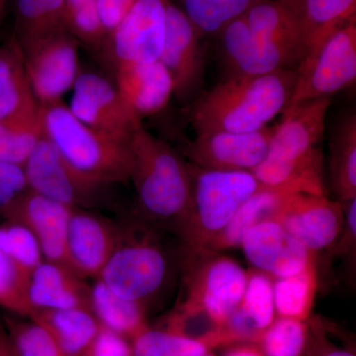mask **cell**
<instances>
[{
	"label": "cell",
	"mask_w": 356,
	"mask_h": 356,
	"mask_svg": "<svg viewBox=\"0 0 356 356\" xmlns=\"http://www.w3.org/2000/svg\"><path fill=\"white\" fill-rule=\"evenodd\" d=\"M332 97L287 107L275 126L268 153L252 170L259 184L286 193H318L325 184L321 147Z\"/></svg>",
	"instance_id": "6da1fadb"
},
{
	"label": "cell",
	"mask_w": 356,
	"mask_h": 356,
	"mask_svg": "<svg viewBox=\"0 0 356 356\" xmlns=\"http://www.w3.org/2000/svg\"><path fill=\"white\" fill-rule=\"evenodd\" d=\"M296 79V70L226 77L187 106V117L196 134L255 132L289 106Z\"/></svg>",
	"instance_id": "7a4b0ae2"
},
{
	"label": "cell",
	"mask_w": 356,
	"mask_h": 356,
	"mask_svg": "<svg viewBox=\"0 0 356 356\" xmlns=\"http://www.w3.org/2000/svg\"><path fill=\"white\" fill-rule=\"evenodd\" d=\"M129 182L136 193V215L175 235L191 208V163L140 126L131 139Z\"/></svg>",
	"instance_id": "3957f363"
},
{
	"label": "cell",
	"mask_w": 356,
	"mask_h": 356,
	"mask_svg": "<svg viewBox=\"0 0 356 356\" xmlns=\"http://www.w3.org/2000/svg\"><path fill=\"white\" fill-rule=\"evenodd\" d=\"M118 242L96 280L115 294L149 307L182 270L187 252L168 247L161 232L137 215L118 222Z\"/></svg>",
	"instance_id": "277c9868"
},
{
	"label": "cell",
	"mask_w": 356,
	"mask_h": 356,
	"mask_svg": "<svg viewBox=\"0 0 356 356\" xmlns=\"http://www.w3.org/2000/svg\"><path fill=\"white\" fill-rule=\"evenodd\" d=\"M39 109L42 132L70 165L106 184H129L132 138L118 139L88 127L63 100Z\"/></svg>",
	"instance_id": "5b68a950"
},
{
	"label": "cell",
	"mask_w": 356,
	"mask_h": 356,
	"mask_svg": "<svg viewBox=\"0 0 356 356\" xmlns=\"http://www.w3.org/2000/svg\"><path fill=\"white\" fill-rule=\"evenodd\" d=\"M191 166V208L175 236L187 252H197L206 250L261 185L250 172Z\"/></svg>",
	"instance_id": "8992f818"
},
{
	"label": "cell",
	"mask_w": 356,
	"mask_h": 356,
	"mask_svg": "<svg viewBox=\"0 0 356 356\" xmlns=\"http://www.w3.org/2000/svg\"><path fill=\"white\" fill-rule=\"evenodd\" d=\"M182 292L177 305L197 312L222 330L242 301L248 271L221 252H188L182 267Z\"/></svg>",
	"instance_id": "52a82bcc"
},
{
	"label": "cell",
	"mask_w": 356,
	"mask_h": 356,
	"mask_svg": "<svg viewBox=\"0 0 356 356\" xmlns=\"http://www.w3.org/2000/svg\"><path fill=\"white\" fill-rule=\"evenodd\" d=\"M28 187L72 209L113 208L115 184L86 175L63 158L43 132L24 166Z\"/></svg>",
	"instance_id": "ba28073f"
},
{
	"label": "cell",
	"mask_w": 356,
	"mask_h": 356,
	"mask_svg": "<svg viewBox=\"0 0 356 356\" xmlns=\"http://www.w3.org/2000/svg\"><path fill=\"white\" fill-rule=\"evenodd\" d=\"M289 106L306 100L332 97L356 81V20L330 35L297 67ZM288 106V107H289Z\"/></svg>",
	"instance_id": "9c48e42d"
},
{
	"label": "cell",
	"mask_w": 356,
	"mask_h": 356,
	"mask_svg": "<svg viewBox=\"0 0 356 356\" xmlns=\"http://www.w3.org/2000/svg\"><path fill=\"white\" fill-rule=\"evenodd\" d=\"M218 35L227 77L297 70L301 63L298 48L252 31L243 15L229 22Z\"/></svg>",
	"instance_id": "30bf717a"
},
{
	"label": "cell",
	"mask_w": 356,
	"mask_h": 356,
	"mask_svg": "<svg viewBox=\"0 0 356 356\" xmlns=\"http://www.w3.org/2000/svg\"><path fill=\"white\" fill-rule=\"evenodd\" d=\"M201 39L184 11L168 0L165 43L159 60L172 76L173 95L187 106L203 93L205 51Z\"/></svg>",
	"instance_id": "8fae6325"
},
{
	"label": "cell",
	"mask_w": 356,
	"mask_h": 356,
	"mask_svg": "<svg viewBox=\"0 0 356 356\" xmlns=\"http://www.w3.org/2000/svg\"><path fill=\"white\" fill-rule=\"evenodd\" d=\"M72 89L69 108L88 127L111 137L130 140L143 126L117 86L104 76L81 72Z\"/></svg>",
	"instance_id": "7c38bea8"
},
{
	"label": "cell",
	"mask_w": 356,
	"mask_h": 356,
	"mask_svg": "<svg viewBox=\"0 0 356 356\" xmlns=\"http://www.w3.org/2000/svg\"><path fill=\"white\" fill-rule=\"evenodd\" d=\"M168 0H136L103 51L114 67L158 60L165 43Z\"/></svg>",
	"instance_id": "4fadbf2b"
},
{
	"label": "cell",
	"mask_w": 356,
	"mask_h": 356,
	"mask_svg": "<svg viewBox=\"0 0 356 356\" xmlns=\"http://www.w3.org/2000/svg\"><path fill=\"white\" fill-rule=\"evenodd\" d=\"M79 42L63 32L22 51L26 72L39 105L60 102L81 74Z\"/></svg>",
	"instance_id": "5bb4252c"
},
{
	"label": "cell",
	"mask_w": 356,
	"mask_h": 356,
	"mask_svg": "<svg viewBox=\"0 0 356 356\" xmlns=\"http://www.w3.org/2000/svg\"><path fill=\"white\" fill-rule=\"evenodd\" d=\"M275 126L250 133L196 134L184 154L191 165L222 172H252L268 153Z\"/></svg>",
	"instance_id": "9a60e30c"
},
{
	"label": "cell",
	"mask_w": 356,
	"mask_h": 356,
	"mask_svg": "<svg viewBox=\"0 0 356 356\" xmlns=\"http://www.w3.org/2000/svg\"><path fill=\"white\" fill-rule=\"evenodd\" d=\"M274 221L317 255L336 243L344 226V205L327 196L287 194Z\"/></svg>",
	"instance_id": "2e32d148"
},
{
	"label": "cell",
	"mask_w": 356,
	"mask_h": 356,
	"mask_svg": "<svg viewBox=\"0 0 356 356\" xmlns=\"http://www.w3.org/2000/svg\"><path fill=\"white\" fill-rule=\"evenodd\" d=\"M252 268L273 280L316 266L317 255L274 220L259 222L243 236L241 247Z\"/></svg>",
	"instance_id": "e0dca14e"
},
{
	"label": "cell",
	"mask_w": 356,
	"mask_h": 356,
	"mask_svg": "<svg viewBox=\"0 0 356 356\" xmlns=\"http://www.w3.org/2000/svg\"><path fill=\"white\" fill-rule=\"evenodd\" d=\"M119 224L95 211L74 209L67 236V266L81 278H96L113 254Z\"/></svg>",
	"instance_id": "ac0fdd59"
},
{
	"label": "cell",
	"mask_w": 356,
	"mask_h": 356,
	"mask_svg": "<svg viewBox=\"0 0 356 356\" xmlns=\"http://www.w3.org/2000/svg\"><path fill=\"white\" fill-rule=\"evenodd\" d=\"M72 208L28 189L13 204L6 220L25 225L38 241L44 261L67 262V236Z\"/></svg>",
	"instance_id": "d6986e66"
},
{
	"label": "cell",
	"mask_w": 356,
	"mask_h": 356,
	"mask_svg": "<svg viewBox=\"0 0 356 356\" xmlns=\"http://www.w3.org/2000/svg\"><path fill=\"white\" fill-rule=\"evenodd\" d=\"M276 318L273 278L252 268L238 309L222 325V336L227 346L254 343Z\"/></svg>",
	"instance_id": "ffe728a7"
},
{
	"label": "cell",
	"mask_w": 356,
	"mask_h": 356,
	"mask_svg": "<svg viewBox=\"0 0 356 356\" xmlns=\"http://www.w3.org/2000/svg\"><path fill=\"white\" fill-rule=\"evenodd\" d=\"M115 74V86L140 120L161 112L173 95L172 76L159 60L117 65Z\"/></svg>",
	"instance_id": "44dd1931"
},
{
	"label": "cell",
	"mask_w": 356,
	"mask_h": 356,
	"mask_svg": "<svg viewBox=\"0 0 356 356\" xmlns=\"http://www.w3.org/2000/svg\"><path fill=\"white\" fill-rule=\"evenodd\" d=\"M27 299L31 309L30 316L37 311L90 310V286L69 266L43 261L30 276Z\"/></svg>",
	"instance_id": "7402d4cb"
},
{
	"label": "cell",
	"mask_w": 356,
	"mask_h": 356,
	"mask_svg": "<svg viewBox=\"0 0 356 356\" xmlns=\"http://www.w3.org/2000/svg\"><path fill=\"white\" fill-rule=\"evenodd\" d=\"M298 10L303 60L330 35L356 20V0H298Z\"/></svg>",
	"instance_id": "603a6c76"
},
{
	"label": "cell",
	"mask_w": 356,
	"mask_h": 356,
	"mask_svg": "<svg viewBox=\"0 0 356 356\" xmlns=\"http://www.w3.org/2000/svg\"><path fill=\"white\" fill-rule=\"evenodd\" d=\"M44 327L67 356H81L100 329L86 308L37 311L29 317Z\"/></svg>",
	"instance_id": "cb8c5ba5"
},
{
	"label": "cell",
	"mask_w": 356,
	"mask_h": 356,
	"mask_svg": "<svg viewBox=\"0 0 356 356\" xmlns=\"http://www.w3.org/2000/svg\"><path fill=\"white\" fill-rule=\"evenodd\" d=\"M38 107L26 72L22 50L13 36L0 48V120Z\"/></svg>",
	"instance_id": "d4e9b609"
},
{
	"label": "cell",
	"mask_w": 356,
	"mask_h": 356,
	"mask_svg": "<svg viewBox=\"0 0 356 356\" xmlns=\"http://www.w3.org/2000/svg\"><path fill=\"white\" fill-rule=\"evenodd\" d=\"M63 32L65 0H15L13 37L21 50Z\"/></svg>",
	"instance_id": "484cf974"
},
{
	"label": "cell",
	"mask_w": 356,
	"mask_h": 356,
	"mask_svg": "<svg viewBox=\"0 0 356 356\" xmlns=\"http://www.w3.org/2000/svg\"><path fill=\"white\" fill-rule=\"evenodd\" d=\"M89 308L102 327L131 341L149 327L146 307L122 298L99 280L90 286Z\"/></svg>",
	"instance_id": "4316f807"
},
{
	"label": "cell",
	"mask_w": 356,
	"mask_h": 356,
	"mask_svg": "<svg viewBox=\"0 0 356 356\" xmlns=\"http://www.w3.org/2000/svg\"><path fill=\"white\" fill-rule=\"evenodd\" d=\"M330 181L339 202L356 198V115L337 122L330 143Z\"/></svg>",
	"instance_id": "83f0119b"
},
{
	"label": "cell",
	"mask_w": 356,
	"mask_h": 356,
	"mask_svg": "<svg viewBox=\"0 0 356 356\" xmlns=\"http://www.w3.org/2000/svg\"><path fill=\"white\" fill-rule=\"evenodd\" d=\"M286 195L282 192L259 187L205 250L222 252L240 248L243 236L252 227L261 222L274 220Z\"/></svg>",
	"instance_id": "f1b7e54d"
},
{
	"label": "cell",
	"mask_w": 356,
	"mask_h": 356,
	"mask_svg": "<svg viewBox=\"0 0 356 356\" xmlns=\"http://www.w3.org/2000/svg\"><path fill=\"white\" fill-rule=\"evenodd\" d=\"M318 289L317 266L301 273L273 280L276 318L308 321Z\"/></svg>",
	"instance_id": "f546056e"
},
{
	"label": "cell",
	"mask_w": 356,
	"mask_h": 356,
	"mask_svg": "<svg viewBox=\"0 0 356 356\" xmlns=\"http://www.w3.org/2000/svg\"><path fill=\"white\" fill-rule=\"evenodd\" d=\"M41 136L39 107L0 120V161L24 166Z\"/></svg>",
	"instance_id": "4dcf8cb0"
},
{
	"label": "cell",
	"mask_w": 356,
	"mask_h": 356,
	"mask_svg": "<svg viewBox=\"0 0 356 356\" xmlns=\"http://www.w3.org/2000/svg\"><path fill=\"white\" fill-rule=\"evenodd\" d=\"M195 26L199 34L218 35L259 0H172Z\"/></svg>",
	"instance_id": "1f68e13d"
},
{
	"label": "cell",
	"mask_w": 356,
	"mask_h": 356,
	"mask_svg": "<svg viewBox=\"0 0 356 356\" xmlns=\"http://www.w3.org/2000/svg\"><path fill=\"white\" fill-rule=\"evenodd\" d=\"M134 356H205L215 346L204 339H191L147 327L132 339Z\"/></svg>",
	"instance_id": "d6a6232c"
},
{
	"label": "cell",
	"mask_w": 356,
	"mask_h": 356,
	"mask_svg": "<svg viewBox=\"0 0 356 356\" xmlns=\"http://www.w3.org/2000/svg\"><path fill=\"white\" fill-rule=\"evenodd\" d=\"M311 343L307 321L276 318L252 344L264 356H305Z\"/></svg>",
	"instance_id": "836d02e7"
},
{
	"label": "cell",
	"mask_w": 356,
	"mask_h": 356,
	"mask_svg": "<svg viewBox=\"0 0 356 356\" xmlns=\"http://www.w3.org/2000/svg\"><path fill=\"white\" fill-rule=\"evenodd\" d=\"M0 250L28 282L35 269L44 261L38 241L32 232L14 220L0 222Z\"/></svg>",
	"instance_id": "e575fe53"
},
{
	"label": "cell",
	"mask_w": 356,
	"mask_h": 356,
	"mask_svg": "<svg viewBox=\"0 0 356 356\" xmlns=\"http://www.w3.org/2000/svg\"><path fill=\"white\" fill-rule=\"evenodd\" d=\"M1 320L15 356H67L49 332L32 318L6 316Z\"/></svg>",
	"instance_id": "d590c367"
},
{
	"label": "cell",
	"mask_w": 356,
	"mask_h": 356,
	"mask_svg": "<svg viewBox=\"0 0 356 356\" xmlns=\"http://www.w3.org/2000/svg\"><path fill=\"white\" fill-rule=\"evenodd\" d=\"M28 280L0 250V307L17 317L29 318Z\"/></svg>",
	"instance_id": "8d00e7d4"
},
{
	"label": "cell",
	"mask_w": 356,
	"mask_h": 356,
	"mask_svg": "<svg viewBox=\"0 0 356 356\" xmlns=\"http://www.w3.org/2000/svg\"><path fill=\"white\" fill-rule=\"evenodd\" d=\"M29 189L23 166L0 161V222L18 198Z\"/></svg>",
	"instance_id": "74e56055"
},
{
	"label": "cell",
	"mask_w": 356,
	"mask_h": 356,
	"mask_svg": "<svg viewBox=\"0 0 356 356\" xmlns=\"http://www.w3.org/2000/svg\"><path fill=\"white\" fill-rule=\"evenodd\" d=\"M81 356H134L132 341L100 325L97 334Z\"/></svg>",
	"instance_id": "f35d334b"
},
{
	"label": "cell",
	"mask_w": 356,
	"mask_h": 356,
	"mask_svg": "<svg viewBox=\"0 0 356 356\" xmlns=\"http://www.w3.org/2000/svg\"><path fill=\"white\" fill-rule=\"evenodd\" d=\"M136 0H97V13L107 38L118 27Z\"/></svg>",
	"instance_id": "ab89813d"
},
{
	"label": "cell",
	"mask_w": 356,
	"mask_h": 356,
	"mask_svg": "<svg viewBox=\"0 0 356 356\" xmlns=\"http://www.w3.org/2000/svg\"><path fill=\"white\" fill-rule=\"evenodd\" d=\"M224 356H264L252 343H238L229 348Z\"/></svg>",
	"instance_id": "60d3db41"
},
{
	"label": "cell",
	"mask_w": 356,
	"mask_h": 356,
	"mask_svg": "<svg viewBox=\"0 0 356 356\" xmlns=\"http://www.w3.org/2000/svg\"><path fill=\"white\" fill-rule=\"evenodd\" d=\"M305 356H355L350 350L343 348H336L332 346H318L315 351H312L309 348Z\"/></svg>",
	"instance_id": "b9f144b4"
},
{
	"label": "cell",
	"mask_w": 356,
	"mask_h": 356,
	"mask_svg": "<svg viewBox=\"0 0 356 356\" xmlns=\"http://www.w3.org/2000/svg\"><path fill=\"white\" fill-rule=\"evenodd\" d=\"M0 356H15L1 318H0Z\"/></svg>",
	"instance_id": "7bdbcfd3"
},
{
	"label": "cell",
	"mask_w": 356,
	"mask_h": 356,
	"mask_svg": "<svg viewBox=\"0 0 356 356\" xmlns=\"http://www.w3.org/2000/svg\"><path fill=\"white\" fill-rule=\"evenodd\" d=\"M96 3H97V0H65V11L81 8V7L96 6Z\"/></svg>",
	"instance_id": "ee69618b"
},
{
	"label": "cell",
	"mask_w": 356,
	"mask_h": 356,
	"mask_svg": "<svg viewBox=\"0 0 356 356\" xmlns=\"http://www.w3.org/2000/svg\"><path fill=\"white\" fill-rule=\"evenodd\" d=\"M8 0H0V11L6 10V7Z\"/></svg>",
	"instance_id": "f6af8a7d"
},
{
	"label": "cell",
	"mask_w": 356,
	"mask_h": 356,
	"mask_svg": "<svg viewBox=\"0 0 356 356\" xmlns=\"http://www.w3.org/2000/svg\"><path fill=\"white\" fill-rule=\"evenodd\" d=\"M4 13H6V10L0 11V23H1L2 19H3Z\"/></svg>",
	"instance_id": "bcb514c9"
},
{
	"label": "cell",
	"mask_w": 356,
	"mask_h": 356,
	"mask_svg": "<svg viewBox=\"0 0 356 356\" xmlns=\"http://www.w3.org/2000/svg\"><path fill=\"white\" fill-rule=\"evenodd\" d=\"M205 356H217V355H215V353H213V351H210V353H208L207 355H206Z\"/></svg>",
	"instance_id": "7dc6e473"
}]
</instances>
